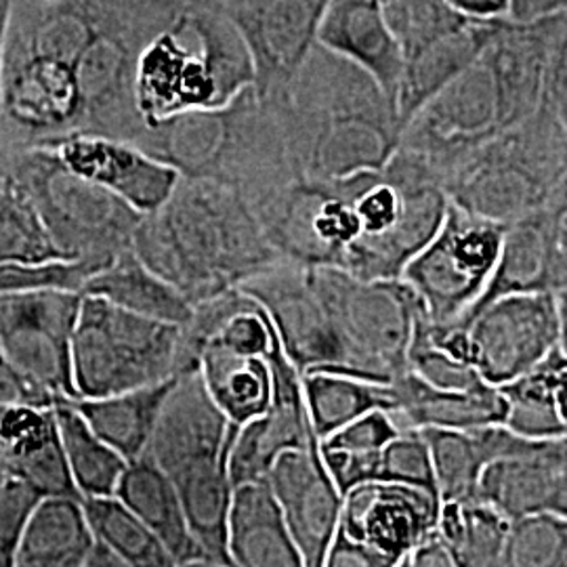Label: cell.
I'll use <instances>...</instances> for the list:
<instances>
[{"instance_id":"obj_23","label":"cell","mask_w":567,"mask_h":567,"mask_svg":"<svg viewBox=\"0 0 567 567\" xmlns=\"http://www.w3.org/2000/svg\"><path fill=\"white\" fill-rule=\"evenodd\" d=\"M318 44L360 65L395 103L404 70L402 47L379 0H330Z\"/></svg>"},{"instance_id":"obj_41","label":"cell","mask_w":567,"mask_h":567,"mask_svg":"<svg viewBox=\"0 0 567 567\" xmlns=\"http://www.w3.org/2000/svg\"><path fill=\"white\" fill-rule=\"evenodd\" d=\"M110 264L86 259V257H74V259H49L41 264L2 265L0 292L65 290V292L82 295L89 280Z\"/></svg>"},{"instance_id":"obj_7","label":"cell","mask_w":567,"mask_h":567,"mask_svg":"<svg viewBox=\"0 0 567 567\" xmlns=\"http://www.w3.org/2000/svg\"><path fill=\"white\" fill-rule=\"evenodd\" d=\"M447 200L471 215L513 224L559 203L567 183V128L540 103L526 121L450 164Z\"/></svg>"},{"instance_id":"obj_9","label":"cell","mask_w":567,"mask_h":567,"mask_svg":"<svg viewBox=\"0 0 567 567\" xmlns=\"http://www.w3.org/2000/svg\"><path fill=\"white\" fill-rule=\"evenodd\" d=\"M55 246L70 259L86 257L114 261L133 248L142 213L72 173L44 145L0 147Z\"/></svg>"},{"instance_id":"obj_28","label":"cell","mask_w":567,"mask_h":567,"mask_svg":"<svg viewBox=\"0 0 567 567\" xmlns=\"http://www.w3.org/2000/svg\"><path fill=\"white\" fill-rule=\"evenodd\" d=\"M391 385L398 395L393 416L402 429H475L503 425L505 421L507 405L498 386L440 389L412 370L402 372Z\"/></svg>"},{"instance_id":"obj_36","label":"cell","mask_w":567,"mask_h":567,"mask_svg":"<svg viewBox=\"0 0 567 567\" xmlns=\"http://www.w3.org/2000/svg\"><path fill=\"white\" fill-rule=\"evenodd\" d=\"M566 360V353L557 347L536 368L498 386L507 405L503 425L515 435L538 442L567 435L555 398V377Z\"/></svg>"},{"instance_id":"obj_21","label":"cell","mask_w":567,"mask_h":567,"mask_svg":"<svg viewBox=\"0 0 567 567\" xmlns=\"http://www.w3.org/2000/svg\"><path fill=\"white\" fill-rule=\"evenodd\" d=\"M480 498L511 522L543 511L567 517V435L492 463L482 475Z\"/></svg>"},{"instance_id":"obj_8","label":"cell","mask_w":567,"mask_h":567,"mask_svg":"<svg viewBox=\"0 0 567 567\" xmlns=\"http://www.w3.org/2000/svg\"><path fill=\"white\" fill-rule=\"evenodd\" d=\"M198 370L183 324L145 318L100 297H82L72 339L76 398L158 385Z\"/></svg>"},{"instance_id":"obj_40","label":"cell","mask_w":567,"mask_h":567,"mask_svg":"<svg viewBox=\"0 0 567 567\" xmlns=\"http://www.w3.org/2000/svg\"><path fill=\"white\" fill-rule=\"evenodd\" d=\"M383 11L404 58L471 21L447 0H383Z\"/></svg>"},{"instance_id":"obj_44","label":"cell","mask_w":567,"mask_h":567,"mask_svg":"<svg viewBox=\"0 0 567 567\" xmlns=\"http://www.w3.org/2000/svg\"><path fill=\"white\" fill-rule=\"evenodd\" d=\"M408 370H412L429 385L440 389H475L487 385L473 365L452 358L416 332L408 349Z\"/></svg>"},{"instance_id":"obj_4","label":"cell","mask_w":567,"mask_h":567,"mask_svg":"<svg viewBox=\"0 0 567 567\" xmlns=\"http://www.w3.org/2000/svg\"><path fill=\"white\" fill-rule=\"evenodd\" d=\"M133 143L185 179L231 185L250 204L297 179L276 107L255 86L224 107L145 124Z\"/></svg>"},{"instance_id":"obj_38","label":"cell","mask_w":567,"mask_h":567,"mask_svg":"<svg viewBox=\"0 0 567 567\" xmlns=\"http://www.w3.org/2000/svg\"><path fill=\"white\" fill-rule=\"evenodd\" d=\"M97 543L110 548L124 567H175L156 534L118 496L82 498Z\"/></svg>"},{"instance_id":"obj_33","label":"cell","mask_w":567,"mask_h":567,"mask_svg":"<svg viewBox=\"0 0 567 567\" xmlns=\"http://www.w3.org/2000/svg\"><path fill=\"white\" fill-rule=\"evenodd\" d=\"M303 395L311 426L320 442L372 410H386L391 414L398 410L393 385L343 372H305Z\"/></svg>"},{"instance_id":"obj_54","label":"cell","mask_w":567,"mask_h":567,"mask_svg":"<svg viewBox=\"0 0 567 567\" xmlns=\"http://www.w3.org/2000/svg\"><path fill=\"white\" fill-rule=\"evenodd\" d=\"M566 200H567V183H566Z\"/></svg>"},{"instance_id":"obj_45","label":"cell","mask_w":567,"mask_h":567,"mask_svg":"<svg viewBox=\"0 0 567 567\" xmlns=\"http://www.w3.org/2000/svg\"><path fill=\"white\" fill-rule=\"evenodd\" d=\"M39 501L41 494L34 487L0 466V567L13 566L21 532Z\"/></svg>"},{"instance_id":"obj_27","label":"cell","mask_w":567,"mask_h":567,"mask_svg":"<svg viewBox=\"0 0 567 567\" xmlns=\"http://www.w3.org/2000/svg\"><path fill=\"white\" fill-rule=\"evenodd\" d=\"M114 496L156 534L175 566H210L192 534L177 487L147 454L126 465Z\"/></svg>"},{"instance_id":"obj_47","label":"cell","mask_w":567,"mask_h":567,"mask_svg":"<svg viewBox=\"0 0 567 567\" xmlns=\"http://www.w3.org/2000/svg\"><path fill=\"white\" fill-rule=\"evenodd\" d=\"M13 404L53 405V400L30 385L16 370V365L9 362L0 347V410Z\"/></svg>"},{"instance_id":"obj_25","label":"cell","mask_w":567,"mask_h":567,"mask_svg":"<svg viewBox=\"0 0 567 567\" xmlns=\"http://www.w3.org/2000/svg\"><path fill=\"white\" fill-rule=\"evenodd\" d=\"M227 557L236 567H305L267 480L234 486L227 511Z\"/></svg>"},{"instance_id":"obj_14","label":"cell","mask_w":567,"mask_h":567,"mask_svg":"<svg viewBox=\"0 0 567 567\" xmlns=\"http://www.w3.org/2000/svg\"><path fill=\"white\" fill-rule=\"evenodd\" d=\"M468 362L487 385L503 386L540 364L559 347L557 295H505L466 313Z\"/></svg>"},{"instance_id":"obj_20","label":"cell","mask_w":567,"mask_h":567,"mask_svg":"<svg viewBox=\"0 0 567 567\" xmlns=\"http://www.w3.org/2000/svg\"><path fill=\"white\" fill-rule=\"evenodd\" d=\"M517 292H567L566 203L548 204L505 225L494 274L471 311Z\"/></svg>"},{"instance_id":"obj_32","label":"cell","mask_w":567,"mask_h":567,"mask_svg":"<svg viewBox=\"0 0 567 567\" xmlns=\"http://www.w3.org/2000/svg\"><path fill=\"white\" fill-rule=\"evenodd\" d=\"M82 297H100L145 318L171 324H189L194 318V305L143 264L133 248L97 271L86 284Z\"/></svg>"},{"instance_id":"obj_49","label":"cell","mask_w":567,"mask_h":567,"mask_svg":"<svg viewBox=\"0 0 567 567\" xmlns=\"http://www.w3.org/2000/svg\"><path fill=\"white\" fill-rule=\"evenodd\" d=\"M461 16L471 20H511L513 0H447Z\"/></svg>"},{"instance_id":"obj_24","label":"cell","mask_w":567,"mask_h":567,"mask_svg":"<svg viewBox=\"0 0 567 567\" xmlns=\"http://www.w3.org/2000/svg\"><path fill=\"white\" fill-rule=\"evenodd\" d=\"M431 450L435 482L442 501L480 498V482L487 466L519 456L545 440H526L505 425L475 429H421Z\"/></svg>"},{"instance_id":"obj_3","label":"cell","mask_w":567,"mask_h":567,"mask_svg":"<svg viewBox=\"0 0 567 567\" xmlns=\"http://www.w3.org/2000/svg\"><path fill=\"white\" fill-rule=\"evenodd\" d=\"M543 76L540 25L505 20L486 51L405 124L400 147L423 156L442 179L450 164L538 110Z\"/></svg>"},{"instance_id":"obj_1","label":"cell","mask_w":567,"mask_h":567,"mask_svg":"<svg viewBox=\"0 0 567 567\" xmlns=\"http://www.w3.org/2000/svg\"><path fill=\"white\" fill-rule=\"evenodd\" d=\"M269 103L297 177L326 182L381 171L402 143L398 107L381 84L318 42Z\"/></svg>"},{"instance_id":"obj_37","label":"cell","mask_w":567,"mask_h":567,"mask_svg":"<svg viewBox=\"0 0 567 567\" xmlns=\"http://www.w3.org/2000/svg\"><path fill=\"white\" fill-rule=\"evenodd\" d=\"M70 259L49 236L41 215L0 152V267Z\"/></svg>"},{"instance_id":"obj_10","label":"cell","mask_w":567,"mask_h":567,"mask_svg":"<svg viewBox=\"0 0 567 567\" xmlns=\"http://www.w3.org/2000/svg\"><path fill=\"white\" fill-rule=\"evenodd\" d=\"M313 282L343 341V374L391 385L408 370L414 326L425 313L402 280H362L337 267H311Z\"/></svg>"},{"instance_id":"obj_12","label":"cell","mask_w":567,"mask_h":567,"mask_svg":"<svg viewBox=\"0 0 567 567\" xmlns=\"http://www.w3.org/2000/svg\"><path fill=\"white\" fill-rule=\"evenodd\" d=\"M440 498L419 487L370 482L349 489L324 567L405 566L437 526Z\"/></svg>"},{"instance_id":"obj_52","label":"cell","mask_w":567,"mask_h":567,"mask_svg":"<svg viewBox=\"0 0 567 567\" xmlns=\"http://www.w3.org/2000/svg\"><path fill=\"white\" fill-rule=\"evenodd\" d=\"M9 13H11V0H0V105H2V68H4V47H7Z\"/></svg>"},{"instance_id":"obj_51","label":"cell","mask_w":567,"mask_h":567,"mask_svg":"<svg viewBox=\"0 0 567 567\" xmlns=\"http://www.w3.org/2000/svg\"><path fill=\"white\" fill-rule=\"evenodd\" d=\"M555 398H557V408L567 431V360L557 370V377H555Z\"/></svg>"},{"instance_id":"obj_29","label":"cell","mask_w":567,"mask_h":567,"mask_svg":"<svg viewBox=\"0 0 567 567\" xmlns=\"http://www.w3.org/2000/svg\"><path fill=\"white\" fill-rule=\"evenodd\" d=\"M95 536L79 496H41L16 550L18 567H86Z\"/></svg>"},{"instance_id":"obj_56","label":"cell","mask_w":567,"mask_h":567,"mask_svg":"<svg viewBox=\"0 0 567 567\" xmlns=\"http://www.w3.org/2000/svg\"><path fill=\"white\" fill-rule=\"evenodd\" d=\"M0 466H2V463H0Z\"/></svg>"},{"instance_id":"obj_46","label":"cell","mask_w":567,"mask_h":567,"mask_svg":"<svg viewBox=\"0 0 567 567\" xmlns=\"http://www.w3.org/2000/svg\"><path fill=\"white\" fill-rule=\"evenodd\" d=\"M402 433V426L395 416L386 410H372L353 423L334 431L320 446L355 452V454H377Z\"/></svg>"},{"instance_id":"obj_31","label":"cell","mask_w":567,"mask_h":567,"mask_svg":"<svg viewBox=\"0 0 567 567\" xmlns=\"http://www.w3.org/2000/svg\"><path fill=\"white\" fill-rule=\"evenodd\" d=\"M177 379L100 398H70V402L103 442L131 463L150 446L166 395Z\"/></svg>"},{"instance_id":"obj_16","label":"cell","mask_w":567,"mask_h":567,"mask_svg":"<svg viewBox=\"0 0 567 567\" xmlns=\"http://www.w3.org/2000/svg\"><path fill=\"white\" fill-rule=\"evenodd\" d=\"M330 0H221L255 63V89L265 102L282 95L318 42Z\"/></svg>"},{"instance_id":"obj_11","label":"cell","mask_w":567,"mask_h":567,"mask_svg":"<svg viewBox=\"0 0 567 567\" xmlns=\"http://www.w3.org/2000/svg\"><path fill=\"white\" fill-rule=\"evenodd\" d=\"M505 225L447 204L435 236L405 265L404 280L433 322H458L482 299L501 255Z\"/></svg>"},{"instance_id":"obj_53","label":"cell","mask_w":567,"mask_h":567,"mask_svg":"<svg viewBox=\"0 0 567 567\" xmlns=\"http://www.w3.org/2000/svg\"><path fill=\"white\" fill-rule=\"evenodd\" d=\"M557 309H559V349L567 355V292L557 295Z\"/></svg>"},{"instance_id":"obj_35","label":"cell","mask_w":567,"mask_h":567,"mask_svg":"<svg viewBox=\"0 0 567 567\" xmlns=\"http://www.w3.org/2000/svg\"><path fill=\"white\" fill-rule=\"evenodd\" d=\"M61 446L81 498L114 496L128 461L91 429L70 398L55 400Z\"/></svg>"},{"instance_id":"obj_15","label":"cell","mask_w":567,"mask_h":567,"mask_svg":"<svg viewBox=\"0 0 567 567\" xmlns=\"http://www.w3.org/2000/svg\"><path fill=\"white\" fill-rule=\"evenodd\" d=\"M257 299L278 330L284 353L299 372H343V341L332 322L309 265L282 259L240 286Z\"/></svg>"},{"instance_id":"obj_18","label":"cell","mask_w":567,"mask_h":567,"mask_svg":"<svg viewBox=\"0 0 567 567\" xmlns=\"http://www.w3.org/2000/svg\"><path fill=\"white\" fill-rule=\"evenodd\" d=\"M267 482L282 507L303 566L324 567L341 522L343 494L326 468L320 444L286 450L269 468Z\"/></svg>"},{"instance_id":"obj_48","label":"cell","mask_w":567,"mask_h":567,"mask_svg":"<svg viewBox=\"0 0 567 567\" xmlns=\"http://www.w3.org/2000/svg\"><path fill=\"white\" fill-rule=\"evenodd\" d=\"M408 567H456L454 555L446 540L433 529L425 540L414 548L405 561Z\"/></svg>"},{"instance_id":"obj_34","label":"cell","mask_w":567,"mask_h":567,"mask_svg":"<svg viewBox=\"0 0 567 567\" xmlns=\"http://www.w3.org/2000/svg\"><path fill=\"white\" fill-rule=\"evenodd\" d=\"M435 529L446 540L456 567L501 566L511 519L484 498L442 501Z\"/></svg>"},{"instance_id":"obj_13","label":"cell","mask_w":567,"mask_h":567,"mask_svg":"<svg viewBox=\"0 0 567 567\" xmlns=\"http://www.w3.org/2000/svg\"><path fill=\"white\" fill-rule=\"evenodd\" d=\"M82 295L65 290L0 292V347L21 377L49 400L76 398L72 339Z\"/></svg>"},{"instance_id":"obj_5","label":"cell","mask_w":567,"mask_h":567,"mask_svg":"<svg viewBox=\"0 0 567 567\" xmlns=\"http://www.w3.org/2000/svg\"><path fill=\"white\" fill-rule=\"evenodd\" d=\"M255 86V63L217 0H185L147 42L135 68V103L145 124L234 102Z\"/></svg>"},{"instance_id":"obj_2","label":"cell","mask_w":567,"mask_h":567,"mask_svg":"<svg viewBox=\"0 0 567 567\" xmlns=\"http://www.w3.org/2000/svg\"><path fill=\"white\" fill-rule=\"evenodd\" d=\"M133 250L194 307L282 261L236 187L185 177L158 210L143 215Z\"/></svg>"},{"instance_id":"obj_26","label":"cell","mask_w":567,"mask_h":567,"mask_svg":"<svg viewBox=\"0 0 567 567\" xmlns=\"http://www.w3.org/2000/svg\"><path fill=\"white\" fill-rule=\"evenodd\" d=\"M505 20H471L404 58V70L395 95L398 116L405 128L412 116L446 84L461 76L494 41Z\"/></svg>"},{"instance_id":"obj_17","label":"cell","mask_w":567,"mask_h":567,"mask_svg":"<svg viewBox=\"0 0 567 567\" xmlns=\"http://www.w3.org/2000/svg\"><path fill=\"white\" fill-rule=\"evenodd\" d=\"M39 145L49 147L72 173L112 192L142 215L158 210L182 179L173 166L140 145L107 135L72 133Z\"/></svg>"},{"instance_id":"obj_42","label":"cell","mask_w":567,"mask_h":567,"mask_svg":"<svg viewBox=\"0 0 567 567\" xmlns=\"http://www.w3.org/2000/svg\"><path fill=\"white\" fill-rule=\"evenodd\" d=\"M374 482L419 487L440 498L431 450L421 429H402V433L381 450Z\"/></svg>"},{"instance_id":"obj_43","label":"cell","mask_w":567,"mask_h":567,"mask_svg":"<svg viewBox=\"0 0 567 567\" xmlns=\"http://www.w3.org/2000/svg\"><path fill=\"white\" fill-rule=\"evenodd\" d=\"M538 20L545 28V76L540 103L567 128V11Z\"/></svg>"},{"instance_id":"obj_22","label":"cell","mask_w":567,"mask_h":567,"mask_svg":"<svg viewBox=\"0 0 567 567\" xmlns=\"http://www.w3.org/2000/svg\"><path fill=\"white\" fill-rule=\"evenodd\" d=\"M0 463L41 496H79L61 446L55 405L0 410Z\"/></svg>"},{"instance_id":"obj_19","label":"cell","mask_w":567,"mask_h":567,"mask_svg":"<svg viewBox=\"0 0 567 567\" xmlns=\"http://www.w3.org/2000/svg\"><path fill=\"white\" fill-rule=\"evenodd\" d=\"M274 374V400L259 419L240 426L229 452L231 484L267 480L269 468L286 450L320 444L303 395V374L284 353L282 343L267 358Z\"/></svg>"},{"instance_id":"obj_30","label":"cell","mask_w":567,"mask_h":567,"mask_svg":"<svg viewBox=\"0 0 567 567\" xmlns=\"http://www.w3.org/2000/svg\"><path fill=\"white\" fill-rule=\"evenodd\" d=\"M198 374L231 425L259 419L274 400V374L264 358L240 355L208 341L198 351Z\"/></svg>"},{"instance_id":"obj_39","label":"cell","mask_w":567,"mask_h":567,"mask_svg":"<svg viewBox=\"0 0 567 567\" xmlns=\"http://www.w3.org/2000/svg\"><path fill=\"white\" fill-rule=\"evenodd\" d=\"M501 566L566 567V515L543 511L513 519Z\"/></svg>"},{"instance_id":"obj_50","label":"cell","mask_w":567,"mask_h":567,"mask_svg":"<svg viewBox=\"0 0 567 567\" xmlns=\"http://www.w3.org/2000/svg\"><path fill=\"white\" fill-rule=\"evenodd\" d=\"M559 11H567V0H513L511 20H538Z\"/></svg>"},{"instance_id":"obj_55","label":"cell","mask_w":567,"mask_h":567,"mask_svg":"<svg viewBox=\"0 0 567 567\" xmlns=\"http://www.w3.org/2000/svg\"><path fill=\"white\" fill-rule=\"evenodd\" d=\"M379 2H383V0H379Z\"/></svg>"},{"instance_id":"obj_6","label":"cell","mask_w":567,"mask_h":567,"mask_svg":"<svg viewBox=\"0 0 567 567\" xmlns=\"http://www.w3.org/2000/svg\"><path fill=\"white\" fill-rule=\"evenodd\" d=\"M240 426L231 425L210 400L198 370L171 386L145 454L177 487L194 538L210 567L227 557V511L231 501L229 452Z\"/></svg>"}]
</instances>
